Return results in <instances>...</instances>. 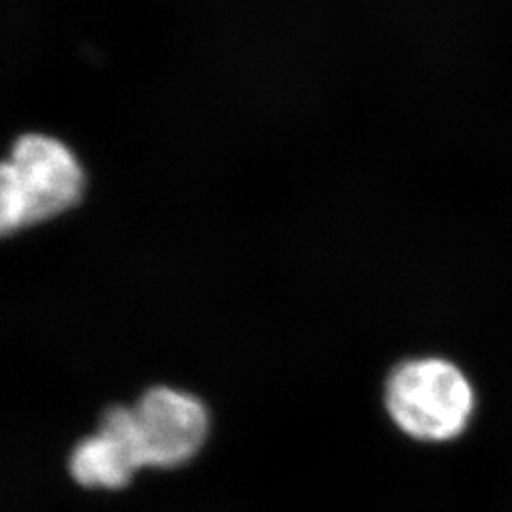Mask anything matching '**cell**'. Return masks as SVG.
Segmentation results:
<instances>
[{
	"label": "cell",
	"instance_id": "2",
	"mask_svg": "<svg viewBox=\"0 0 512 512\" xmlns=\"http://www.w3.org/2000/svg\"><path fill=\"white\" fill-rule=\"evenodd\" d=\"M84 173L73 152L44 135H25L0 162V238L71 209Z\"/></svg>",
	"mask_w": 512,
	"mask_h": 512
},
{
	"label": "cell",
	"instance_id": "3",
	"mask_svg": "<svg viewBox=\"0 0 512 512\" xmlns=\"http://www.w3.org/2000/svg\"><path fill=\"white\" fill-rule=\"evenodd\" d=\"M385 403L404 433L442 442L465 429L473 416L475 393L458 366L442 359H418L395 370Z\"/></svg>",
	"mask_w": 512,
	"mask_h": 512
},
{
	"label": "cell",
	"instance_id": "1",
	"mask_svg": "<svg viewBox=\"0 0 512 512\" xmlns=\"http://www.w3.org/2000/svg\"><path fill=\"white\" fill-rule=\"evenodd\" d=\"M207 431L209 416L196 397L154 387L131 408H110L99 431L74 448L71 475L86 488L118 490L137 469H173L190 461Z\"/></svg>",
	"mask_w": 512,
	"mask_h": 512
}]
</instances>
